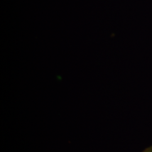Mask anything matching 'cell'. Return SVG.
Returning a JSON list of instances; mask_svg holds the SVG:
<instances>
[{"mask_svg": "<svg viewBox=\"0 0 152 152\" xmlns=\"http://www.w3.org/2000/svg\"><path fill=\"white\" fill-rule=\"evenodd\" d=\"M142 152H152V145L145 148Z\"/></svg>", "mask_w": 152, "mask_h": 152, "instance_id": "cell-1", "label": "cell"}]
</instances>
